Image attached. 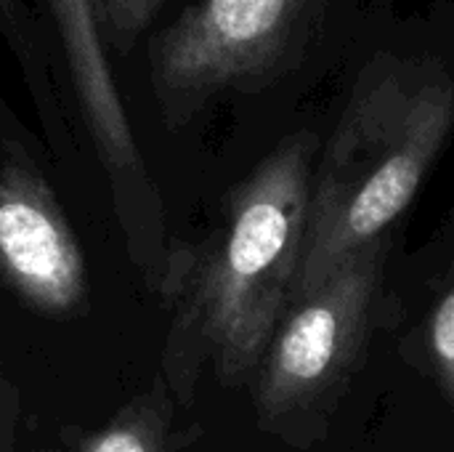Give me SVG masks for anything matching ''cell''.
<instances>
[{
  "instance_id": "cell-2",
  "label": "cell",
  "mask_w": 454,
  "mask_h": 452,
  "mask_svg": "<svg viewBox=\"0 0 454 452\" xmlns=\"http://www.w3.org/2000/svg\"><path fill=\"white\" fill-rule=\"evenodd\" d=\"M317 139L282 141L231 194L226 224L186 306V338L229 384L263 360L301 269Z\"/></svg>"
},
{
  "instance_id": "cell-7",
  "label": "cell",
  "mask_w": 454,
  "mask_h": 452,
  "mask_svg": "<svg viewBox=\"0 0 454 452\" xmlns=\"http://www.w3.org/2000/svg\"><path fill=\"white\" fill-rule=\"evenodd\" d=\"M104 48L125 51L154 19L162 0H88Z\"/></svg>"
},
{
  "instance_id": "cell-5",
  "label": "cell",
  "mask_w": 454,
  "mask_h": 452,
  "mask_svg": "<svg viewBox=\"0 0 454 452\" xmlns=\"http://www.w3.org/2000/svg\"><path fill=\"white\" fill-rule=\"evenodd\" d=\"M0 274L48 317H69L88 301V266L67 213L21 160L0 170Z\"/></svg>"
},
{
  "instance_id": "cell-10",
  "label": "cell",
  "mask_w": 454,
  "mask_h": 452,
  "mask_svg": "<svg viewBox=\"0 0 454 452\" xmlns=\"http://www.w3.org/2000/svg\"><path fill=\"white\" fill-rule=\"evenodd\" d=\"M454 277V258H452V266H450V280Z\"/></svg>"
},
{
  "instance_id": "cell-8",
  "label": "cell",
  "mask_w": 454,
  "mask_h": 452,
  "mask_svg": "<svg viewBox=\"0 0 454 452\" xmlns=\"http://www.w3.org/2000/svg\"><path fill=\"white\" fill-rule=\"evenodd\" d=\"M428 346L439 373L444 392L454 402V277L450 280L447 293L431 312L428 320Z\"/></svg>"
},
{
  "instance_id": "cell-1",
  "label": "cell",
  "mask_w": 454,
  "mask_h": 452,
  "mask_svg": "<svg viewBox=\"0 0 454 452\" xmlns=\"http://www.w3.org/2000/svg\"><path fill=\"white\" fill-rule=\"evenodd\" d=\"M452 125L454 80L447 72L388 56L364 69L314 170L293 298L348 253L386 240Z\"/></svg>"
},
{
  "instance_id": "cell-3",
  "label": "cell",
  "mask_w": 454,
  "mask_h": 452,
  "mask_svg": "<svg viewBox=\"0 0 454 452\" xmlns=\"http://www.w3.org/2000/svg\"><path fill=\"white\" fill-rule=\"evenodd\" d=\"M383 256L386 240L370 242L290 301L261 360L255 402L263 424L306 416L351 373L380 290Z\"/></svg>"
},
{
  "instance_id": "cell-9",
  "label": "cell",
  "mask_w": 454,
  "mask_h": 452,
  "mask_svg": "<svg viewBox=\"0 0 454 452\" xmlns=\"http://www.w3.org/2000/svg\"><path fill=\"white\" fill-rule=\"evenodd\" d=\"M0 24H3L5 35H8L13 43H21V45H24L27 16H24L21 0H0Z\"/></svg>"
},
{
  "instance_id": "cell-6",
  "label": "cell",
  "mask_w": 454,
  "mask_h": 452,
  "mask_svg": "<svg viewBox=\"0 0 454 452\" xmlns=\"http://www.w3.org/2000/svg\"><path fill=\"white\" fill-rule=\"evenodd\" d=\"M80 452H170L160 402L149 394L133 400L104 429L85 437Z\"/></svg>"
},
{
  "instance_id": "cell-4",
  "label": "cell",
  "mask_w": 454,
  "mask_h": 452,
  "mask_svg": "<svg viewBox=\"0 0 454 452\" xmlns=\"http://www.w3.org/2000/svg\"><path fill=\"white\" fill-rule=\"evenodd\" d=\"M319 0H200L168 27L152 56L165 115L253 83L287 59Z\"/></svg>"
}]
</instances>
